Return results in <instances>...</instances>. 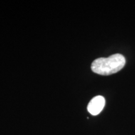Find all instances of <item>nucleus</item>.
<instances>
[{"mask_svg":"<svg viewBox=\"0 0 135 135\" xmlns=\"http://www.w3.org/2000/svg\"><path fill=\"white\" fill-rule=\"evenodd\" d=\"M126 63L125 58L121 54H114L108 58H99L91 64V70L101 75H110L120 71Z\"/></svg>","mask_w":135,"mask_h":135,"instance_id":"nucleus-1","label":"nucleus"},{"mask_svg":"<svg viewBox=\"0 0 135 135\" xmlns=\"http://www.w3.org/2000/svg\"><path fill=\"white\" fill-rule=\"evenodd\" d=\"M105 106V99L102 96H97L89 101L87 109L88 112L93 116L99 114Z\"/></svg>","mask_w":135,"mask_h":135,"instance_id":"nucleus-2","label":"nucleus"}]
</instances>
